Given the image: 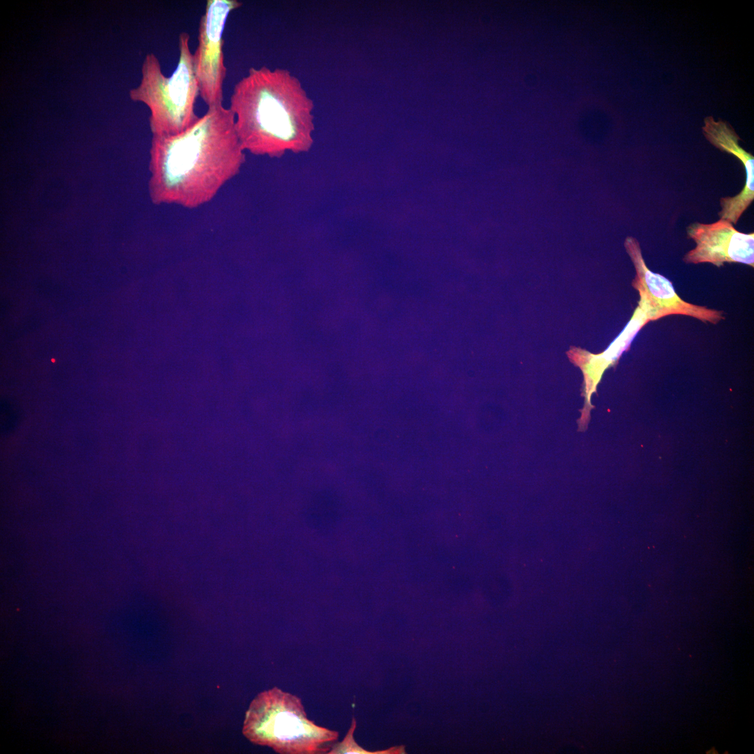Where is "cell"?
<instances>
[{"label": "cell", "instance_id": "1", "mask_svg": "<svg viewBox=\"0 0 754 754\" xmlns=\"http://www.w3.org/2000/svg\"><path fill=\"white\" fill-rule=\"evenodd\" d=\"M235 115L223 105L208 108L191 127L153 135L149 193L154 205L194 209L211 201L245 162Z\"/></svg>", "mask_w": 754, "mask_h": 754}, {"label": "cell", "instance_id": "2", "mask_svg": "<svg viewBox=\"0 0 754 754\" xmlns=\"http://www.w3.org/2000/svg\"><path fill=\"white\" fill-rule=\"evenodd\" d=\"M229 108L242 148L253 155L279 158L313 144V102L287 69L251 68L235 84Z\"/></svg>", "mask_w": 754, "mask_h": 754}, {"label": "cell", "instance_id": "3", "mask_svg": "<svg viewBox=\"0 0 754 754\" xmlns=\"http://www.w3.org/2000/svg\"><path fill=\"white\" fill-rule=\"evenodd\" d=\"M242 733L254 744L280 754L327 753L339 732L310 720L297 695L274 687L251 702Z\"/></svg>", "mask_w": 754, "mask_h": 754}, {"label": "cell", "instance_id": "4", "mask_svg": "<svg viewBox=\"0 0 754 754\" xmlns=\"http://www.w3.org/2000/svg\"><path fill=\"white\" fill-rule=\"evenodd\" d=\"M189 42L190 35L180 33L177 65L169 77L163 73L156 56L148 53L142 63L140 82L129 92L131 100L149 108L153 135H177L200 118L195 112L199 89Z\"/></svg>", "mask_w": 754, "mask_h": 754}, {"label": "cell", "instance_id": "5", "mask_svg": "<svg viewBox=\"0 0 754 754\" xmlns=\"http://www.w3.org/2000/svg\"><path fill=\"white\" fill-rule=\"evenodd\" d=\"M242 5L237 0H208L200 18L193 57L199 96L207 108L223 105L227 73L223 34L229 15Z\"/></svg>", "mask_w": 754, "mask_h": 754}, {"label": "cell", "instance_id": "6", "mask_svg": "<svg viewBox=\"0 0 754 754\" xmlns=\"http://www.w3.org/2000/svg\"><path fill=\"white\" fill-rule=\"evenodd\" d=\"M687 237L695 243L683 261L688 264L711 263L720 267L725 263H742L754 267V233L737 230L725 219L711 223L693 222L686 228Z\"/></svg>", "mask_w": 754, "mask_h": 754}, {"label": "cell", "instance_id": "7", "mask_svg": "<svg viewBox=\"0 0 754 754\" xmlns=\"http://www.w3.org/2000/svg\"><path fill=\"white\" fill-rule=\"evenodd\" d=\"M624 246L636 271L633 286L646 295L654 310L656 320L670 315H683L704 323L716 324L725 319L723 311L684 301L676 293L668 279L650 270L643 258L640 242L635 237H628Z\"/></svg>", "mask_w": 754, "mask_h": 754}, {"label": "cell", "instance_id": "8", "mask_svg": "<svg viewBox=\"0 0 754 754\" xmlns=\"http://www.w3.org/2000/svg\"><path fill=\"white\" fill-rule=\"evenodd\" d=\"M704 124L702 130L705 138L719 150L737 157L745 169V184L739 193L720 199L719 218L735 225L754 200V156L739 145V136L727 121H716L709 116Z\"/></svg>", "mask_w": 754, "mask_h": 754}, {"label": "cell", "instance_id": "9", "mask_svg": "<svg viewBox=\"0 0 754 754\" xmlns=\"http://www.w3.org/2000/svg\"><path fill=\"white\" fill-rule=\"evenodd\" d=\"M637 290L640 295L638 304L626 327L604 353L593 355L591 358V369L586 372L587 392L590 393L594 390L603 371L628 348L640 330L649 322L656 320L654 310L648 297L641 290Z\"/></svg>", "mask_w": 754, "mask_h": 754}, {"label": "cell", "instance_id": "10", "mask_svg": "<svg viewBox=\"0 0 754 754\" xmlns=\"http://www.w3.org/2000/svg\"><path fill=\"white\" fill-rule=\"evenodd\" d=\"M357 722L355 718H353L350 727L344 737L343 740L334 745H332L330 750L327 753L329 754H341V753H352V754H405V746L404 745L398 746H392L385 750L369 751L364 749L359 746L354 739V732L356 729Z\"/></svg>", "mask_w": 754, "mask_h": 754}]
</instances>
